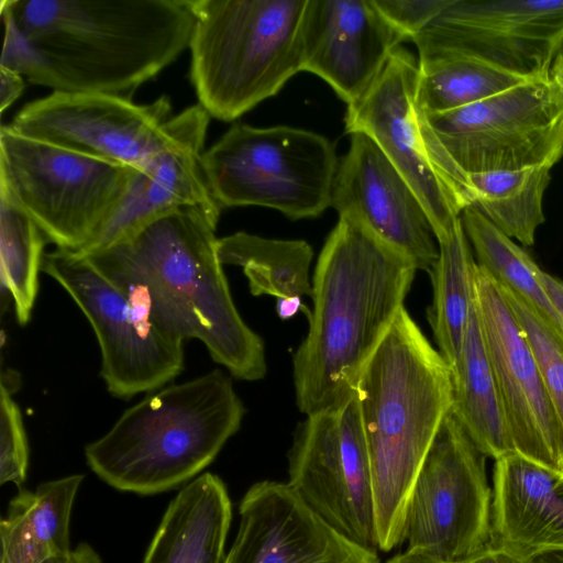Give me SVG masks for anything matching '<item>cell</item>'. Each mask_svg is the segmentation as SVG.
<instances>
[{
    "label": "cell",
    "instance_id": "20",
    "mask_svg": "<svg viewBox=\"0 0 563 563\" xmlns=\"http://www.w3.org/2000/svg\"><path fill=\"white\" fill-rule=\"evenodd\" d=\"M240 522L224 563H379L323 522L287 483L252 485L239 506Z\"/></svg>",
    "mask_w": 563,
    "mask_h": 563
},
{
    "label": "cell",
    "instance_id": "24",
    "mask_svg": "<svg viewBox=\"0 0 563 563\" xmlns=\"http://www.w3.org/2000/svg\"><path fill=\"white\" fill-rule=\"evenodd\" d=\"M451 371L453 387L451 413L474 444L493 460L516 452L475 300L460 357Z\"/></svg>",
    "mask_w": 563,
    "mask_h": 563
},
{
    "label": "cell",
    "instance_id": "36",
    "mask_svg": "<svg viewBox=\"0 0 563 563\" xmlns=\"http://www.w3.org/2000/svg\"><path fill=\"white\" fill-rule=\"evenodd\" d=\"M462 563H528V560L505 548L490 544Z\"/></svg>",
    "mask_w": 563,
    "mask_h": 563
},
{
    "label": "cell",
    "instance_id": "34",
    "mask_svg": "<svg viewBox=\"0 0 563 563\" xmlns=\"http://www.w3.org/2000/svg\"><path fill=\"white\" fill-rule=\"evenodd\" d=\"M380 14L406 40H413L453 0H372Z\"/></svg>",
    "mask_w": 563,
    "mask_h": 563
},
{
    "label": "cell",
    "instance_id": "17",
    "mask_svg": "<svg viewBox=\"0 0 563 563\" xmlns=\"http://www.w3.org/2000/svg\"><path fill=\"white\" fill-rule=\"evenodd\" d=\"M210 115L198 103L173 115L168 143L133 167L128 189L95 236L77 252L84 256L112 246L153 222L183 208H200L219 221L201 157Z\"/></svg>",
    "mask_w": 563,
    "mask_h": 563
},
{
    "label": "cell",
    "instance_id": "39",
    "mask_svg": "<svg viewBox=\"0 0 563 563\" xmlns=\"http://www.w3.org/2000/svg\"><path fill=\"white\" fill-rule=\"evenodd\" d=\"M387 563H454L438 559L427 552L407 549L405 552L389 559Z\"/></svg>",
    "mask_w": 563,
    "mask_h": 563
},
{
    "label": "cell",
    "instance_id": "6",
    "mask_svg": "<svg viewBox=\"0 0 563 563\" xmlns=\"http://www.w3.org/2000/svg\"><path fill=\"white\" fill-rule=\"evenodd\" d=\"M307 0H195L190 79L199 104L233 121L302 71Z\"/></svg>",
    "mask_w": 563,
    "mask_h": 563
},
{
    "label": "cell",
    "instance_id": "23",
    "mask_svg": "<svg viewBox=\"0 0 563 563\" xmlns=\"http://www.w3.org/2000/svg\"><path fill=\"white\" fill-rule=\"evenodd\" d=\"M84 475L74 474L20 490L0 522L1 563H41L70 548V517Z\"/></svg>",
    "mask_w": 563,
    "mask_h": 563
},
{
    "label": "cell",
    "instance_id": "35",
    "mask_svg": "<svg viewBox=\"0 0 563 563\" xmlns=\"http://www.w3.org/2000/svg\"><path fill=\"white\" fill-rule=\"evenodd\" d=\"M0 111L9 108L23 92V77L13 70L0 67Z\"/></svg>",
    "mask_w": 563,
    "mask_h": 563
},
{
    "label": "cell",
    "instance_id": "12",
    "mask_svg": "<svg viewBox=\"0 0 563 563\" xmlns=\"http://www.w3.org/2000/svg\"><path fill=\"white\" fill-rule=\"evenodd\" d=\"M298 498L347 540L378 550L373 474L356 395L338 412L306 416L288 451Z\"/></svg>",
    "mask_w": 563,
    "mask_h": 563
},
{
    "label": "cell",
    "instance_id": "38",
    "mask_svg": "<svg viewBox=\"0 0 563 563\" xmlns=\"http://www.w3.org/2000/svg\"><path fill=\"white\" fill-rule=\"evenodd\" d=\"M540 279L550 301L563 320V282L542 269Z\"/></svg>",
    "mask_w": 563,
    "mask_h": 563
},
{
    "label": "cell",
    "instance_id": "16",
    "mask_svg": "<svg viewBox=\"0 0 563 563\" xmlns=\"http://www.w3.org/2000/svg\"><path fill=\"white\" fill-rule=\"evenodd\" d=\"M475 303L517 453L563 474V426L499 284L478 264Z\"/></svg>",
    "mask_w": 563,
    "mask_h": 563
},
{
    "label": "cell",
    "instance_id": "37",
    "mask_svg": "<svg viewBox=\"0 0 563 563\" xmlns=\"http://www.w3.org/2000/svg\"><path fill=\"white\" fill-rule=\"evenodd\" d=\"M41 563H102V561L89 544L80 543L69 552L51 555Z\"/></svg>",
    "mask_w": 563,
    "mask_h": 563
},
{
    "label": "cell",
    "instance_id": "1",
    "mask_svg": "<svg viewBox=\"0 0 563 563\" xmlns=\"http://www.w3.org/2000/svg\"><path fill=\"white\" fill-rule=\"evenodd\" d=\"M416 272L409 258L363 223L339 217L317 261L309 329L292 357L300 412H338L355 396Z\"/></svg>",
    "mask_w": 563,
    "mask_h": 563
},
{
    "label": "cell",
    "instance_id": "31",
    "mask_svg": "<svg viewBox=\"0 0 563 563\" xmlns=\"http://www.w3.org/2000/svg\"><path fill=\"white\" fill-rule=\"evenodd\" d=\"M501 289L531 346L549 397L563 426V332L519 294L504 287Z\"/></svg>",
    "mask_w": 563,
    "mask_h": 563
},
{
    "label": "cell",
    "instance_id": "13",
    "mask_svg": "<svg viewBox=\"0 0 563 563\" xmlns=\"http://www.w3.org/2000/svg\"><path fill=\"white\" fill-rule=\"evenodd\" d=\"M412 41L419 65L471 57L528 80L548 77L563 48V0H453Z\"/></svg>",
    "mask_w": 563,
    "mask_h": 563
},
{
    "label": "cell",
    "instance_id": "8",
    "mask_svg": "<svg viewBox=\"0 0 563 563\" xmlns=\"http://www.w3.org/2000/svg\"><path fill=\"white\" fill-rule=\"evenodd\" d=\"M133 167L0 130V188L47 242L69 252L95 236L123 198Z\"/></svg>",
    "mask_w": 563,
    "mask_h": 563
},
{
    "label": "cell",
    "instance_id": "5",
    "mask_svg": "<svg viewBox=\"0 0 563 563\" xmlns=\"http://www.w3.org/2000/svg\"><path fill=\"white\" fill-rule=\"evenodd\" d=\"M244 412L231 377L216 368L126 409L106 434L86 445V462L120 492L159 494L212 463L240 429Z\"/></svg>",
    "mask_w": 563,
    "mask_h": 563
},
{
    "label": "cell",
    "instance_id": "15",
    "mask_svg": "<svg viewBox=\"0 0 563 563\" xmlns=\"http://www.w3.org/2000/svg\"><path fill=\"white\" fill-rule=\"evenodd\" d=\"M166 96L152 103L102 92L53 91L22 108L9 124L16 133L123 166H139L173 133Z\"/></svg>",
    "mask_w": 563,
    "mask_h": 563
},
{
    "label": "cell",
    "instance_id": "10",
    "mask_svg": "<svg viewBox=\"0 0 563 563\" xmlns=\"http://www.w3.org/2000/svg\"><path fill=\"white\" fill-rule=\"evenodd\" d=\"M423 119L464 173L552 168L563 157V96L549 76Z\"/></svg>",
    "mask_w": 563,
    "mask_h": 563
},
{
    "label": "cell",
    "instance_id": "4",
    "mask_svg": "<svg viewBox=\"0 0 563 563\" xmlns=\"http://www.w3.org/2000/svg\"><path fill=\"white\" fill-rule=\"evenodd\" d=\"M65 91L125 97L189 48L195 0H1Z\"/></svg>",
    "mask_w": 563,
    "mask_h": 563
},
{
    "label": "cell",
    "instance_id": "26",
    "mask_svg": "<svg viewBox=\"0 0 563 563\" xmlns=\"http://www.w3.org/2000/svg\"><path fill=\"white\" fill-rule=\"evenodd\" d=\"M545 166L516 170L465 173L471 202L497 229L525 246L533 245L544 223L543 197L551 180Z\"/></svg>",
    "mask_w": 563,
    "mask_h": 563
},
{
    "label": "cell",
    "instance_id": "25",
    "mask_svg": "<svg viewBox=\"0 0 563 563\" xmlns=\"http://www.w3.org/2000/svg\"><path fill=\"white\" fill-rule=\"evenodd\" d=\"M438 245V260L428 272L433 296L427 316L438 351L452 369L460 357L475 300L477 263L461 219Z\"/></svg>",
    "mask_w": 563,
    "mask_h": 563
},
{
    "label": "cell",
    "instance_id": "7",
    "mask_svg": "<svg viewBox=\"0 0 563 563\" xmlns=\"http://www.w3.org/2000/svg\"><path fill=\"white\" fill-rule=\"evenodd\" d=\"M201 164L221 209L261 206L298 220L331 206L339 159L318 133L235 123L203 152Z\"/></svg>",
    "mask_w": 563,
    "mask_h": 563
},
{
    "label": "cell",
    "instance_id": "42",
    "mask_svg": "<svg viewBox=\"0 0 563 563\" xmlns=\"http://www.w3.org/2000/svg\"><path fill=\"white\" fill-rule=\"evenodd\" d=\"M528 563H563V548L534 554L528 559Z\"/></svg>",
    "mask_w": 563,
    "mask_h": 563
},
{
    "label": "cell",
    "instance_id": "14",
    "mask_svg": "<svg viewBox=\"0 0 563 563\" xmlns=\"http://www.w3.org/2000/svg\"><path fill=\"white\" fill-rule=\"evenodd\" d=\"M419 64L397 47L368 92L347 106L345 131L371 137L410 185L431 223L437 242L444 239L468 207L439 165L417 104Z\"/></svg>",
    "mask_w": 563,
    "mask_h": 563
},
{
    "label": "cell",
    "instance_id": "3",
    "mask_svg": "<svg viewBox=\"0 0 563 563\" xmlns=\"http://www.w3.org/2000/svg\"><path fill=\"white\" fill-rule=\"evenodd\" d=\"M452 371L404 307L356 384L374 487L378 550L405 542L410 492L452 407Z\"/></svg>",
    "mask_w": 563,
    "mask_h": 563
},
{
    "label": "cell",
    "instance_id": "29",
    "mask_svg": "<svg viewBox=\"0 0 563 563\" xmlns=\"http://www.w3.org/2000/svg\"><path fill=\"white\" fill-rule=\"evenodd\" d=\"M527 80L479 59L448 57L419 65L416 99L423 114L443 113L479 102Z\"/></svg>",
    "mask_w": 563,
    "mask_h": 563
},
{
    "label": "cell",
    "instance_id": "18",
    "mask_svg": "<svg viewBox=\"0 0 563 563\" xmlns=\"http://www.w3.org/2000/svg\"><path fill=\"white\" fill-rule=\"evenodd\" d=\"M331 206L351 217L429 272L439 245L419 198L378 145L364 133L351 134L347 153L339 161Z\"/></svg>",
    "mask_w": 563,
    "mask_h": 563
},
{
    "label": "cell",
    "instance_id": "33",
    "mask_svg": "<svg viewBox=\"0 0 563 563\" xmlns=\"http://www.w3.org/2000/svg\"><path fill=\"white\" fill-rule=\"evenodd\" d=\"M29 467V444L21 410L9 386L0 391V484L21 487Z\"/></svg>",
    "mask_w": 563,
    "mask_h": 563
},
{
    "label": "cell",
    "instance_id": "28",
    "mask_svg": "<svg viewBox=\"0 0 563 563\" xmlns=\"http://www.w3.org/2000/svg\"><path fill=\"white\" fill-rule=\"evenodd\" d=\"M461 221L475 251L476 263L501 287L531 302L563 332V320L543 288L541 268L532 257L475 207H466L461 213Z\"/></svg>",
    "mask_w": 563,
    "mask_h": 563
},
{
    "label": "cell",
    "instance_id": "27",
    "mask_svg": "<svg viewBox=\"0 0 563 563\" xmlns=\"http://www.w3.org/2000/svg\"><path fill=\"white\" fill-rule=\"evenodd\" d=\"M218 253L223 265L242 267L254 296H312L309 271L313 252L306 241L236 232L219 239Z\"/></svg>",
    "mask_w": 563,
    "mask_h": 563
},
{
    "label": "cell",
    "instance_id": "32",
    "mask_svg": "<svg viewBox=\"0 0 563 563\" xmlns=\"http://www.w3.org/2000/svg\"><path fill=\"white\" fill-rule=\"evenodd\" d=\"M4 41L0 67L25 76L31 84L65 91V84L51 58L18 26L12 15L0 8Z\"/></svg>",
    "mask_w": 563,
    "mask_h": 563
},
{
    "label": "cell",
    "instance_id": "30",
    "mask_svg": "<svg viewBox=\"0 0 563 563\" xmlns=\"http://www.w3.org/2000/svg\"><path fill=\"white\" fill-rule=\"evenodd\" d=\"M46 242L35 222L0 188L1 287L12 297L21 325L30 321L36 301Z\"/></svg>",
    "mask_w": 563,
    "mask_h": 563
},
{
    "label": "cell",
    "instance_id": "9",
    "mask_svg": "<svg viewBox=\"0 0 563 563\" xmlns=\"http://www.w3.org/2000/svg\"><path fill=\"white\" fill-rule=\"evenodd\" d=\"M42 272L56 280L90 322L101 352L100 375L121 399L154 391L184 368V339L163 328L131 292L85 258L56 249Z\"/></svg>",
    "mask_w": 563,
    "mask_h": 563
},
{
    "label": "cell",
    "instance_id": "21",
    "mask_svg": "<svg viewBox=\"0 0 563 563\" xmlns=\"http://www.w3.org/2000/svg\"><path fill=\"white\" fill-rule=\"evenodd\" d=\"M494 461L492 544L527 560L563 548V474L517 452Z\"/></svg>",
    "mask_w": 563,
    "mask_h": 563
},
{
    "label": "cell",
    "instance_id": "11",
    "mask_svg": "<svg viewBox=\"0 0 563 563\" xmlns=\"http://www.w3.org/2000/svg\"><path fill=\"white\" fill-rule=\"evenodd\" d=\"M488 457L451 413L413 482L405 516L407 549L462 563L492 544Z\"/></svg>",
    "mask_w": 563,
    "mask_h": 563
},
{
    "label": "cell",
    "instance_id": "40",
    "mask_svg": "<svg viewBox=\"0 0 563 563\" xmlns=\"http://www.w3.org/2000/svg\"><path fill=\"white\" fill-rule=\"evenodd\" d=\"M299 309L303 310L308 317L310 316V312L302 303L301 298L290 297L277 299L276 310L280 319L286 320L291 318Z\"/></svg>",
    "mask_w": 563,
    "mask_h": 563
},
{
    "label": "cell",
    "instance_id": "19",
    "mask_svg": "<svg viewBox=\"0 0 563 563\" xmlns=\"http://www.w3.org/2000/svg\"><path fill=\"white\" fill-rule=\"evenodd\" d=\"M302 71L327 81L347 103L360 101L406 38L372 0H307Z\"/></svg>",
    "mask_w": 563,
    "mask_h": 563
},
{
    "label": "cell",
    "instance_id": "22",
    "mask_svg": "<svg viewBox=\"0 0 563 563\" xmlns=\"http://www.w3.org/2000/svg\"><path fill=\"white\" fill-rule=\"evenodd\" d=\"M231 519L223 481L203 473L172 499L143 563H224Z\"/></svg>",
    "mask_w": 563,
    "mask_h": 563
},
{
    "label": "cell",
    "instance_id": "41",
    "mask_svg": "<svg viewBox=\"0 0 563 563\" xmlns=\"http://www.w3.org/2000/svg\"><path fill=\"white\" fill-rule=\"evenodd\" d=\"M549 78L563 96V48L556 54L551 64Z\"/></svg>",
    "mask_w": 563,
    "mask_h": 563
},
{
    "label": "cell",
    "instance_id": "2",
    "mask_svg": "<svg viewBox=\"0 0 563 563\" xmlns=\"http://www.w3.org/2000/svg\"><path fill=\"white\" fill-rule=\"evenodd\" d=\"M217 224L200 208H183L79 257L137 298L167 331L201 341L232 376L258 380L267 371L264 342L234 305Z\"/></svg>",
    "mask_w": 563,
    "mask_h": 563
}]
</instances>
